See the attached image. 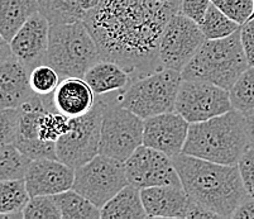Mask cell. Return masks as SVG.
<instances>
[{"instance_id":"cell-1","label":"cell","mask_w":254,"mask_h":219,"mask_svg":"<svg viewBox=\"0 0 254 219\" xmlns=\"http://www.w3.org/2000/svg\"><path fill=\"white\" fill-rule=\"evenodd\" d=\"M181 0H100L85 18L101 59L117 62L131 79L162 69L158 48Z\"/></svg>"},{"instance_id":"cell-2","label":"cell","mask_w":254,"mask_h":219,"mask_svg":"<svg viewBox=\"0 0 254 219\" xmlns=\"http://www.w3.org/2000/svg\"><path fill=\"white\" fill-rule=\"evenodd\" d=\"M172 160L189 198L220 218H233L238 207L249 198L238 165H221L186 153Z\"/></svg>"},{"instance_id":"cell-3","label":"cell","mask_w":254,"mask_h":219,"mask_svg":"<svg viewBox=\"0 0 254 219\" xmlns=\"http://www.w3.org/2000/svg\"><path fill=\"white\" fill-rule=\"evenodd\" d=\"M248 147L246 117L232 109L207 121L191 123L182 153L221 165H238Z\"/></svg>"},{"instance_id":"cell-4","label":"cell","mask_w":254,"mask_h":219,"mask_svg":"<svg viewBox=\"0 0 254 219\" xmlns=\"http://www.w3.org/2000/svg\"><path fill=\"white\" fill-rule=\"evenodd\" d=\"M248 68L239 28L225 38L205 40L181 75L185 80H200L230 90Z\"/></svg>"},{"instance_id":"cell-5","label":"cell","mask_w":254,"mask_h":219,"mask_svg":"<svg viewBox=\"0 0 254 219\" xmlns=\"http://www.w3.org/2000/svg\"><path fill=\"white\" fill-rule=\"evenodd\" d=\"M100 60V51L85 22L51 25L45 64L52 66L61 79L84 77Z\"/></svg>"},{"instance_id":"cell-6","label":"cell","mask_w":254,"mask_h":219,"mask_svg":"<svg viewBox=\"0 0 254 219\" xmlns=\"http://www.w3.org/2000/svg\"><path fill=\"white\" fill-rule=\"evenodd\" d=\"M182 80L179 71L158 69L148 75L131 80L127 89L118 96V103L143 119L175 112Z\"/></svg>"},{"instance_id":"cell-7","label":"cell","mask_w":254,"mask_h":219,"mask_svg":"<svg viewBox=\"0 0 254 219\" xmlns=\"http://www.w3.org/2000/svg\"><path fill=\"white\" fill-rule=\"evenodd\" d=\"M119 95L99 96L105 101L101 119L100 153L126 162L143 145L144 119L122 107Z\"/></svg>"},{"instance_id":"cell-8","label":"cell","mask_w":254,"mask_h":219,"mask_svg":"<svg viewBox=\"0 0 254 219\" xmlns=\"http://www.w3.org/2000/svg\"><path fill=\"white\" fill-rule=\"evenodd\" d=\"M105 101L96 96L95 105L86 114L70 119L67 132L56 142L57 160L77 169L100 153L101 119Z\"/></svg>"},{"instance_id":"cell-9","label":"cell","mask_w":254,"mask_h":219,"mask_svg":"<svg viewBox=\"0 0 254 219\" xmlns=\"http://www.w3.org/2000/svg\"><path fill=\"white\" fill-rule=\"evenodd\" d=\"M128 184L124 162L99 153L75 169L72 189L101 209Z\"/></svg>"},{"instance_id":"cell-10","label":"cell","mask_w":254,"mask_h":219,"mask_svg":"<svg viewBox=\"0 0 254 219\" xmlns=\"http://www.w3.org/2000/svg\"><path fill=\"white\" fill-rule=\"evenodd\" d=\"M205 40L198 23L179 11L163 31L158 48L159 66L182 73Z\"/></svg>"},{"instance_id":"cell-11","label":"cell","mask_w":254,"mask_h":219,"mask_svg":"<svg viewBox=\"0 0 254 219\" xmlns=\"http://www.w3.org/2000/svg\"><path fill=\"white\" fill-rule=\"evenodd\" d=\"M234 109L229 90L200 80H182L175 112L189 123H198Z\"/></svg>"},{"instance_id":"cell-12","label":"cell","mask_w":254,"mask_h":219,"mask_svg":"<svg viewBox=\"0 0 254 219\" xmlns=\"http://www.w3.org/2000/svg\"><path fill=\"white\" fill-rule=\"evenodd\" d=\"M129 184L139 189L182 185L172 157L148 146L138 147L124 162Z\"/></svg>"},{"instance_id":"cell-13","label":"cell","mask_w":254,"mask_h":219,"mask_svg":"<svg viewBox=\"0 0 254 219\" xmlns=\"http://www.w3.org/2000/svg\"><path fill=\"white\" fill-rule=\"evenodd\" d=\"M190 123L177 112H168L144 119L143 145L170 157L182 153Z\"/></svg>"},{"instance_id":"cell-14","label":"cell","mask_w":254,"mask_h":219,"mask_svg":"<svg viewBox=\"0 0 254 219\" xmlns=\"http://www.w3.org/2000/svg\"><path fill=\"white\" fill-rule=\"evenodd\" d=\"M51 24L47 18L37 11L19 28L10 40V47L15 59L29 71L46 62Z\"/></svg>"},{"instance_id":"cell-15","label":"cell","mask_w":254,"mask_h":219,"mask_svg":"<svg viewBox=\"0 0 254 219\" xmlns=\"http://www.w3.org/2000/svg\"><path fill=\"white\" fill-rule=\"evenodd\" d=\"M75 169L57 158L32 160L25 171L24 181L31 197L57 195L73 186Z\"/></svg>"},{"instance_id":"cell-16","label":"cell","mask_w":254,"mask_h":219,"mask_svg":"<svg viewBox=\"0 0 254 219\" xmlns=\"http://www.w3.org/2000/svg\"><path fill=\"white\" fill-rule=\"evenodd\" d=\"M29 73L14 56L0 65V108H20L37 95L29 84Z\"/></svg>"},{"instance_id":"cell-17","label":"cell","mask_w":254,"mask_h":219,"mask_svg":"<svg viewBox=\"0 0 254 219\" xmlns=\"http://www.w3.org/2000/svg\"><path fill=\"white\" fill-rule=\"evenodd\" d=\"M148 218L184 219L190 198L182 185H165L140 189Z\"/></svg>"},{"instance_id":"cell-18","label":"cell","mask_w":254,"mask_h":219,"mask_svg":"<svg viewBox=\"0 0 254 219\" xmlns=\"http://www.w3.org/2000/svg\"><path fill=\"white\" fill-rule=\"evenodd\" d=\"M52 99L56 112L76 118L92 109L96 95L84 77H64L52 94Z\"/></svg>"},{"instance_id":"cell-19","label":"cell","mask_w":254,"mask_h":219,"mask_svg":"<svg viewBox=\"0 0 254 219\" xmlns=\"http://www.w3.org/2000/svg\"><path fill=\"white\" fill-rule=\"evenodd\" d=\"M84 80L96 96H109L120 95L133 79L117 62L101 59L86 71Z\"/></svg>"},{"instance_id":"cell-20","label":"cell","mask_w":254,"mask_h":219,"mask_svg":"<svg viewBox=\"0 0 254 219\" xmlns=\"http://www.w3.org/2000/svg\"><path fill=\"white\" fill-rule=\"evenodd\" d=\"M100 0H38L39 11L51 25L84 22Z\"/></svg>"},{"instance_id":"cell-21","label":"cell","mask_w":254,"mask_h":219,"mask_svg":"<svg viewBox=\"0 0 254 219\" xmlns=\"http://www.w3.org/2000/svg\"><path fill=\"white\" fill-rule=\"evenodd\" d=\"M101 218H148L142 202L140 189L135 185H131V184L124 186L114 198H112L101 208Z\"/></svg>"},{"instance_id":"cell-22","label":"cell","mask_w":254,"mask_h":219,"mask_svg":"<svg viewBox=\"0 0 254 219\" xmlns=\"http://www.w3.org/2000/svg\"><path fill=\"white\" fill-rule=\"evenodd\" d=\"M37 11H39L38 0H0V33L10 42L20 27Z\"/></svg>"},{"instance_id":"cell-23","label":"cell","mask_w":254,"mask_h":219,"mask_svg":"<svg viewBox=\"0 0 254 219\" xmlns=\"http://www.w3.org/2000/svg\"><path fill=\"white\" fill-rule=\"evenodd\" d=\"M29 199L24 179L0 181V218H23Z\"/></svg>"},{"instance_id":"cell-24","label":"cell","mask_w":254,"mask_h":219,"mask_svg":"<svg viewBox=\"0 0 254 219\" xmlns=\"http://www.w3.org/2000/svg\"><path fill=\"white\" fill-rule=\"evenodd\" d=\"M64 219H99L101 209L75 189L55 195Z\"/></svg>"},{"instance_id":"cell-25","label":"cell","mask_w":254,"mask_h":219,"mask_svg":"<svg viewBox=\"0 0 254 219\" xmlns=\"http://www.w3.org/2000/svg\"><path fill=\"white\" fill-rule=\"evenodd\" d=\"M198 25L206 40L225 38L240 28V25L237 22L224 14L223 11L212 3L210 4L204 19L198 23Z\"/></svg>"},{"instance_id":"cell-26","label":"cell","mask_w":254,"mask_h":219,"mask_svg":"<svg viewBox=\"0 0 254 219\" xmlns=\"http://www.w3.org/2000/svg\"><path fill=\"white\" fill-rule=\"evenodd\" d=\"M31 161L14 144L0 145V181L24 179Z\"/></svg>"},{"instance_id":"cell-27","label":"cell","mask_w":254,"mask_h":219,"mask_svg":"<svg viewBox=\"0 0 254 219\" xmlns=\"http://www.w3.org/2000/svg\"><path fill=\"white\" fill-rule=\"evenodd\" d=\"M233 108L244 117L254 114V66H249L229 90Z\"/></svg>"},{"instance_id":"cell-28","label":"cell","mask_w":254,"mask_h":219,"mask_svg":"<svg viewBox=\"0 0 254 219\" xmlns=\"http://www.w3.org/2000/svg\"><path fill=\"white\" fill-rule=\"evenodd\" d=\"M60 81H61V76L52 66L47 64L37 66L29 73V84L37 95H52L59 86Z\"/></svg>"},{"instance_id":"cell-29","label":"cell","mask_w":254,"mask_h":219,"mask_svg":"<svg viewBox=\"0 0 254 219\" xmlns=\"http://www.w3.org/2000/svg\"><path fill=\"white\" fill-rule=\"evenodd\" d=\"M62 214L55 195L31 197L23 211V219H61Z\"/></svg>"},{"instance_id":"cell-30","label":"cell","mask_w":254,"mask_h":219,"mask_svg":"<svg viewBox=\"0 0 254 219\" xmlns=\"http://www.w3.org/2000/svg\"><path fill=\"white\" fill-rule=\"evenodd\" d=\"M211 3L239 25L248 22L253 11V0H211Z\"/></svg>"},{"instance_id":"cell-31","label":"cell","mask_w":254,"mask_h":219,"mask_svg":"<svg viewBox=\"0 0 254 219\" xmlns=\"http://www.w3.org/2000/svg\"><path fill=\"white\" fill-rule=\"evenodd\" d=\"M19 117V108H0V145L14 144Z\"/></svg>"},{"instance_id":"cell-32","label":"cell","mask_w":254,"mask_h":219,"mask_svg":"<svg viewBox=\"0 0 254 219\" xmlns=\"http://www.w3.org/2000/svg\"><path fill=\"white\" fill-rule=\"evenodd\" d=\"M238 167L248 197H254V147H248L247 151L242 154L238 162Z\"/></svg>"},{"instance_id":"cell-33","label":"cell","mask_w":254,"mask_h":219,"mask_svg":"<svg viewBox=\"0 0 254 219\" xmlns=\"http://www.w3.org/2000/svg\"><path fill=\"white\" fill-rule=\"evenodd\" d=\"M240 40L248 60V65L254 66V18L240 25Z\"/></svg>"},{"instance_id":"cell-34","label":"cell","mask_w":254,"mask_h":219,"mask_svg":"<svg viewBox=\"0 0 254 219\" xmlns=\"http://www.w3.org/2000/svg\"><path fill=\"white\" fill-rule=\"evenodd\" d=\"M220 218L215 212L205 208L204 205L197 204L190 199V203L187 205V209L185 212L184 219H212Z\"/></svg>"},{"instance_id":"cell-35","label":"cell","mask_w":254,"mask_h":219,"mask_svg":"<svg viewBox=\"0 0 254 219\" xmlns=\"http://www.w3.org/2000/svg\"><path fill=\"white\" fill-rule=\"evenodd\" d=\"M237 219H254V197H249L238 207L233 214Z\"/></svg>"},{"instance_id":"cell-36","label":"cell","mask_w":254,"mask_h":219,"mask_svg":"<svg viewBox=\"0 0 254 219\" xmlns=\"http://www.w3.org/2000/svg\"><path fill=\"white\" fill-rule=\"evenodd\" d=\"M13 56L14 55H13V51H11L10 42L6 41L3 37V34L0 33V65L8 61V60H10Z\"/></svg>"},{"instance_id":"cell-37","label":"cell","mask_w":254,"mask_h":219,"mask_svg":"<svg viewBox=\"0 0 254 219\" xmlns=\"http://www.w3.org/2000/svg\"><path fill=\"white\" fill-rule=\"evenodd\" d=\"M246 124H247V133H248L249 144L252 147H254V114L246 117Z\"/></svg>"},{"instance_id":"cell-38","label":"cell","mask_w":254,"mask_h":219,"mask_svg":"<svg viewBox=\"0 0 254 219\" xmlns=\"http://www.w3.org/2000/svg\"><path fill=\"white\" fill-rule=\"evenodd\" d=\"M253 18H254V0H253V11H252V15L249 19H253Z\"/></svg>"}]
</instances>
